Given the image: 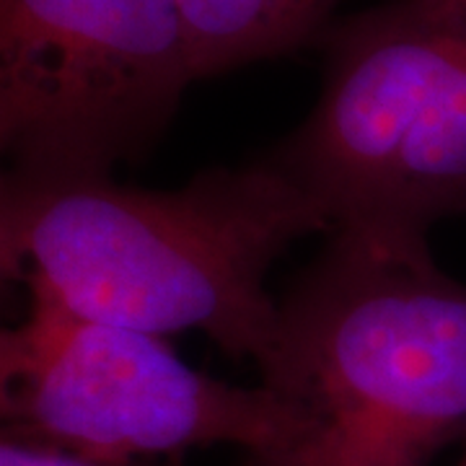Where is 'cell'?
<instances>
[{"mask_svg": "<svg viewBox=\"0 0 466 466\" xmlns=\"http://www.w3.org/2000/svg\"><path fill=\"white\" fill-rule=\"evenodd\" d=\"M334 228L272 150L254 164L208 168L179 189L16 174L0 187L5 278L96 321L156 337L208 334L254 363L280 324V303L267 293L275 259Z\"/></svg>", "mask_w": 466, "mask_h": 466, "instance_id": "obj_1", "label": "cell"}, {"mask_svg": "<svg viewBox=\"0 0 466 466\" xmlns=\"http://www.w3.org/2000/svg\"><path fill=\"white\" fill-rule=\"evenodd\" d=\"M257 366L275 425L241 466H425L466 433V285L425 231L339 226Z\"/></svg>", "mask_w": 466, "mask_h": 466, "instance_id": "obj_2", "label": "cell"}, {"mask_svg": "<svg viewBox=\"0 0 466 466\" xmlns=\"http://www.w3.org/2000/svg\"><path fill=\"white\" fill-rule=\"evenodd\" d=\"M314 112L272 153L334 226L428 231L466 213V26L394 0L327 29Z\"/></svg>", "mask_w": 466, "mask_h": 466, "instance_id": "obj_3", "label": "cell"}, {"mask_svg": "<svg viewBox=\"0 0 466 466\" xmlns=\"http://www.w3.org/2000/svg\"><path fill=\"white\" fill-rule=\"evenodd\" d=\"M192 81L179 0H0L8 174L109 177L161 137Z\"/></svg>", "mask_w": 466, "mask_h": 466, "instance_id": "obj_4", "label": "cell"}, {"mask_svg": "<svg viewBox=\"0 0 466 466\" xmlns=\"http://www.w3.org/2000/svg\"><path fill=\"white\" fill-rule=\"evenodd\" d=\"M26 314L0 337L5 435L94 461L233 443L254 451L275 412L262 386L216 381L148 332L81 317L26 288Z\"/></svg>", "mask_w": 466, "mask_h": 466, "instance_id": "obj_5", "label": "cell"}, {"mask_svg": "<svg viewBox=\"0 0 466 466\" xmlns=\"http://www.w3.org/2000/svg\"><path fill=\"white\" fill-rule=\"evenodd\" d=\"M198 78L299 50L327 32L337 0H179Z\"/></svg>", "mask_w": 466, "mask_h": 466, "instance_id": "obj_6", "label": "cell"}, {"mask_svg": "<svg viewBox=\"0 0 466 466\" xmlns=\"http://www.w3.org/2000/svg\"><path fill=\"white\" fill-rule=\"evenodd\" d=\"M0 466H135V464H112V461H94L84 456H73L66 451L47 449L26 443L18 438H3L0 443Z\"/></svg>", "mask_w": 466, "mask_h": 466, "instance_id": "obj_7", "label": "cell"}, {"mask_svg": "<svg viewBox=\"0 0 466 466\" xmlns=\"http://www.w3.org/2000/svg\"><path fill=\"white\" fill-rule=\"evenodd\" d=\"M425 3H431L441 14L456 18L459 24L466 26V0H425Z\"/></svg>", "mask_w": 466, "mask_h": 466, "instance_id": "obj_8", "label": "cell"}, {"mask_svg": "<svg viewBox=\"0 0 466 466\" xmlns=\"http://www.w3.org/2000/svg\"><path fill=\"white\" fill-rule=\"evenodd\" d=\"M459 466H466V459H464V461H461V464H459Z\"/></svg>", "mask_w": 466, "mask_h": 466, "instance_id": "obj_9", "label": "cell"}]
</instances>
